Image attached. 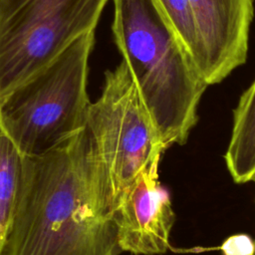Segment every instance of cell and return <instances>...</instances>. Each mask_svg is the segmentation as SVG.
I'll use <instances>...</instances> for the list:
<instances>
[{"instance_id": "cell-1", "label": "cell", "mask_w": 255, "mask_h": 255, "mask_svg": "<svg viewBox=\"0 0 255 255\" xmlns=\"http://www.w3.org/2000/svg\"><path fill=\"white\" fill-rule=\"evenodd\" d=\"M107 177L87 127L23 156L13 222L2 255H119Z\"/></svg>"}, {"instance_id": "cell-2", "label": "cell", "mask_w": 255, "mask_h": 255, "mask_svg": "<svg viewBox=\"0 0 255 255\" xmlns=\"http://www.w3.org/2000/svg\"><path fill=\"white\" fill-rule=\"evenodd\" d=\"M112 33L166 148L184 144L207 88L158 0H112Z\"/></svg>"}, {"instance_id": "cell-3", "label": "cell", "mask_w": 255, "mask_h": 255, "mask_svg": "<svg viewBox=\"0 0 255 255\" xmlns=\"http://www.w3.org/2000/svg\"><path fill=\"white\" fill-rule=\"evenodd\" d=\"M90 31L0 102V129L23 156L42 153L86 127Z\"/></svg>"}, {"instance_id": "cell-4", "label": "cell", "mask_w": 255, "mask_h": 255, "mask_svg": "<svg viewBox=\"0 0 255 255\" xmlns=\"http://www.w3.org/2000/svg\"><path fill=\"white\" fill-rule=\"evenodd\" d=\"M86 127L115 210L140 172L167 149L125 61L106 71L102 93L88 108Z\"/></svg>"}, {"instance_id": "cell-5", "label": "cell", "mask_w": 255, "mask_h": 255, "mask_svg": "<svg viewBox=\"0 0 255 255\" xmlns=\"http://www.w3.org/2000/svg\"><path fill=\"white\" fill-rule=\"evenodd\" d=\"M109 0H0V102L80 36Z\"/></svg>"}, {"instance_id": "cell-6", "label": "cell", "mask_w": 255, "mask_h": 255, "mask_svg": "<svg viewBox=\"0 0 255 255\" xmlns=\"http://www.w3.org/2000/svg\"><path fill=\"white\" fill-rule=\"evenodd\" d=\"M198 33L196 66L207 86L247 60L253 0H189Z\"/></svg>"}, {"instance_id": "cell-7", "label": "cell", "mask_w": 255, "mask_h": 255, "mask_svg": "<svg viewBox=\"0 0 255 255\" xmlns=\"http://www.w3.org/2000/svg\"><path fill=\"white\" fill-rule=\"evenodd\" d=\"M160 159L144 168L115 209L118 243L134 255L165 253L175 221L168 191L160 184Z\"/></svg>"}, {"instance_id": "cell-8", "label": "cell", "mask_w": 255, "mask_h": 255, "mask_svg": "<svg viewBox=\"0 0 255 255\" xmlns=\"http://www.w3.org/2000/svg\"><path fill=\"white\" fill-rule=\"evenodd\" d=\"M224 159L234 182L245 183L254 179L255 80L241 95L233 111V128Z\"/></svg>"}, {"instance_id": "cell-9", "label": "cell", "mask_w": 255, "mask_h": 255, "mask_svg": "<svg viewBox=\"0 0 255 255\" xmlns=\"http://www.w3.org/2000/svg\"><path fill=\"white\" fill-rule=\"evenodd\" d=\"M23 155L0 129V255L13 222L22 172Z\"/></svg>"}, {"instance_id": "cell-10", "label": "cell", "mask_w": 255, "mask_h": 255, "mask_svg": "<svg viewBox=\"0 0 255 255\" xmlns=\"http://www.w3.org/2000/svg\"><path fill=\"white\" fill-rule=\"evenodd\" d=\"M158 2L184 49L196 65L198 33L189 0H158Z\"/></svg>"}, {"instance_id": "cell-11", "label": "cell", "mask_w": 255, "mask_h": 255, "mask_svg": "<svg viewBox=\"0 0 255 255\" xmlns=\"http://www.w3.org/2000/svg\"><path fill=\"white\" fill-rule=\"evenodd\" d=\"M222 255H253L255 241L246 234H234L226 238L220 246Z\"/></svg>"}, {"instance_id": "cell-12", "label": "cell", "mask_w": 255, "mask_h": 255, "mask_svg": "<svg viewBox=\"0 0 255 255\" xmlns=\"http://www.w3.org/2000/svg\"><path fill=\"white\" fill-rule=\"evenodd\" d=\"M253 181H254V182H255V177H254V179H253Z\"/></svg>"}, {"instance_id": "cell-13", "label": "cell", "mask_w": 255, "mask_h": 255, "mask_svg": "<svg viewBox=\"0 0 255 255\" xmlns=\"http://www.w3.org/2000/svg\"><path fill=\"white\" fill-rule=\"evenodd\" d=\"M253 255H255V251H254V253H253Z\"/></svg>"}]
</instances>
